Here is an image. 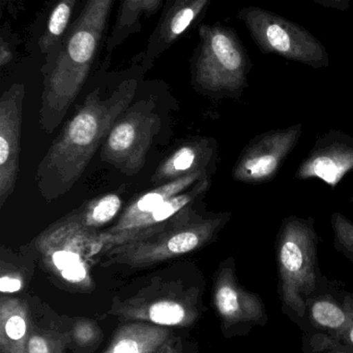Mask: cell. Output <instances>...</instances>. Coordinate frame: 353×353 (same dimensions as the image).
<instances>
[{"label":"cell","mask_w":353,"mask_h":353,"mask_svg":"<svg viewBox=\"0 0 353 353\" xmlns=\"http://www.w3.org/2000/svg\"><path fill=\"white\" fill-rule=\"evenodd\" d=\"M146 70L139 55L122 72L113 88L101 83L85 97L37 167L35 182L41 196L53 201L78 182L120 116L131 107Z\"/></svg>","instance_id":"cell-1"},{"label":"cell","mask_w":353,"mask_h":353,"mask_svg":"<svg viewBox=\"0 0 353 353\" xmlns=\"http://www.w3.org/2000/svg\"><path fill=\"white\" fill-rule=\"evenodd\" d=\"M198 33L191 59L195 88L213 97H242L253 63L236 29L213 23L201 24Z\"/></svg>","instance_id":"cell-4"},{"label":"cell","mask_w":353,"mask_h":353,"mask_svg":"<svg viewBox=\"0 0 353 353\" xmlns=\"http://www.w3.org/2000/svg\"><path fill=\"white\" fill-rule=\"evenodd\" d=\"M68 346H70L68 330L46 329L33 323L27 346L28 353H64Z\"/></svg>","instance_id":"cell-24"},{"label":"cell","mask_w":353,"mask_h":353,"mask_svg":"<svg viewBox=\"0 0 353 353\" xmlns=\"http://www.w3.org/2000/svg\"><path fill=\"white\" fill-rule=\"evenodd\" d=\"M352 205H353V196L352 197Z\"/></svg>","instance_id":"cell-31"},{"label":"cell","mask_w":353,"mask_h":353,"mask_svg":"<svg viewBox=\"0 0 353 353\" xmlns=\"http://www.w3.org/2000/svg\"><path fill=\"white\" fill-rule=\"evenodd\" d=\"M70 345L79 352L93 350L103 341V331L97 321L88 319H76L68 329Z\"/></svg>","instance_id":"cell-25"},{"label":"cell","mask_w":353,"mask_h":353,"mask_svg":"<svg viewBox=\"0 0 353 353\" xmlns=\"http://www.w3.org/2000/svg\"><path fill=\"white\" fill-rule=\"evenodd\" d=\"M302 134V124H296L255 137L240 153L232 178L245 184H263L274 180Z\"/></svg>","instance_id":"cell-10"},{"label":"cell","mask_w":353,"mask_h":353,"mask_svg":"<svg viewBox=\"0 0 353 353\" xmlns=\"http://www.w3.org/2000/svg\"><path fill=\"white\" fill-rule=\"evenodd\" d=\"M18 43V35L12 31L10 23H3L0 29V68L2 70L14 61Z\"/></svg>","instance_id":"cell-27"},{"label":"cell","mask_w":353,"mask_h":353,"mask_svg":"<svg viewBox=\"0 0 353 353\" xmlns=\"http://www.w3.org/2000/svg\"><path fill=\"white\" fill-rule=\"evenodd\" d=\"M25 85L14 83L0 97V208L16 187L20 163Z\"/></svg>","instance_id":"cell-11"},{"label":"cell","mask_w":353,"mask_h":353,"mask_svg":"<svg viewBox=\"0 0 353 353\" xmlns=\"http://www.w3.org/2000/svg\"><path fill=\"white\" fill-rule=\"evenodd\" d=\"M33 321L29 306L14 296L0 298V353H28Z\"/></svg>","instance_id":"cell-18"},{"label":"cell","mask_w":353,"mask_h":353,"mask_svg":"<svg viewBox=\"0 0 353 353\" xmlns=\"http://www.w3.org/2000/svg\"><path fill=\"white\" fill-rule=\"evenodd\" d=\"M122 199L116 193H109L87 201L66 217L59 219L90 234L106 230L122 211Z\"/></svg>","instance_id":"cell-21"},{"label":"cell","mask_w":353,"mask_h":353,"mask_svg":"<svg viewBox=\"0 0 353 353\" xmlns=\"http://www.w3.org/2000/svg\"><path fill=\"white\" fill-rule=\"evenodd\" d=\"M259 51L300 62L315 70L329 68L330 54L323 43L302 25L258 6L238 10Z\"/></svg>","instance_id":"cell-7"},{"label":"cell","mask_w":353,"mask_h":353,"mask_svg":"<svg viewBox=\"0 0 353 353\" xmlns=\"http://www.w3.org/2000/svg\"><path fill=\"white\" fill-rule=\"evenodd\" d=\"M116 0H82L61 45L45 59L41 128L51 134L84 88L109 37Z\"/></svg>","instance_id":"cell-2"},{"label":"cell","mask_w":353,"mask_h":353,"mask_svg":"<svg viewBox=\"0 0 353 353\" xmlns=\"http://www.w3.org/2000/svg\"><path fill=\"white\" fill-rule=\"evenodd\" d=\"M172 338L169 327L130 321L115 332L103 353H155Z\"/></svg>","instance_id":"cell-19"},{"label":"cell","mask_w":353,"mask_h":353,"mask_svg":"<svg viewBox=\"0 0 353 353\" xmlns=\"http://www.w3.org/2000/svg\"><path fill=\"white\" fill-rule=\"evenodd\" d=\"M155 353H182V344L180 340L172 338L167 344Z\"/></svg>","instance_id":"cell-30"},{"label":"cell","mask_w":353,"mask_h":353,"mask_svg":"<svg viewBox=\"0 0 353 353\" xmlns=\"http://www.w3.org/2000/svg\"><path fill=\"white\" fill-rule=\"evenodd\" d=\"M315 3L321 4L325 8H333V10L346 12L350 8L352 0H312Z\"/></svg>","instance_id":"cell-28"},{"label":"cell","mask_w":353,"mask_h":353,"mask_svg":"<svg viewBox=\"0 0 353 353\" xmlns=\"http://www.w3.org/2000/svg\"><path fill=\"white\" fill-rule=\"evenodd\" d=\"M213 300L226 330L242 323H260L265 316L260 298L238 283L233 257L222 261L218 268L213 280Z\"/></svg>","instance_id":"cell-14"},{"label":"cell","mask_w":353,"mask_h":353,"mask_svg":"<svg viewBox=\"0 0 353 353\" xmlns=\"http://www.w3.org/2000/svg\"><path fill=\"white\" fill-rule=\"evenodd\" d=\"M352 296L348 294L345 296L343 306L329 296L315 299L310 307L311 319L317 327L340 333L352 321Z\"/></svg>","instance_id":"cell-23"},{"label":"cell","mask_w":353,"mask_h":353,"mask_svg":"<svg viewBox=\"0 0 353 353\" xmlns=\"http://www.w3.org/2000/svg\"><path fill=\"white\" fill-rule=\"evenodd\" d=\"M211 175L213 172H197V173L176 179L172 182L155 186L151 190L137 197L124 210L113 225L95 234L93 240V252L95 259L101 257L106 245L122 232H126L133 224L155 211L162 203H165L174 195L182 192L198 181Z\"/></svg>","instance_id":"cell-15"},{"label":"cell","mask_w":353,"mask_h":353,"mask_svg":"<svg viewBox=\"0 0 353 353\" xmlns=\"http://www.w3.org/2000/svg\"><path fill=\"white\" fill-rule=\"evenodd\" d=\"M81 3L82 0H53L33 25L29 37V51L37 52L45 59L50 57L61 45Z\"/></svg>","instance_id":"cell-17"},{"label":"cell","mask_w":353,"mask_h":353,"mask_svg":"<svg viewBox=\"0 0 353 353\" xmlns=\"http://www.w3.org/2000/svg\"><path fill=\"white\" fill-rule=\"evenodd\" d=\"M200 272L190 265H172L142 279L112 300L108 314L122 321H143L161 327H192L202 311Z\"/></svg>","instance_id":"cell-3"},{"label":"cell","mask_w":353,"mask_h":353,"mask_svg":"<svg viewBox=\"0 0 353 353\" xmlns=\"http://www.w3.org/2000/svg\"><path fill=\"white\" fill-rule=\"evenodd\" d=\"M153 99L137 101L120 116L101 147L104 161L128 176L144 167L153 139L161 130V117Z\"/></svg>","instance_id":"cell-9"},{"label":"cell","mask_w":353,"mask_h":353,"mask_svg":"<svg viewBox=\"0 0 353 353\" xmlns=\"http://www.w3.org/2000/svg\"><path fill=\"white\" fill-rule=\"evenodd\" d=\"M162 4L163 0H122L106 43L105 60H110L111 54L131 35L138 33L142 28L143 19L157 14Z\"/></svg>","instance_id":"cell-20"},{"label":"cell","mask_w":353,"mask_h":353,"mask_svg":"<svg viewBox=\"0 0 353 353\" xmlns=\"http://www.w3.org/2000/svg\"><path fill=\"white\" fill-rule=\"evenodd\" d=\"M353 171V137L331 130L318 137L294 174L298 180H321L335 189Z\"/></svg>","instance_id":"cell-12"},{"label":"cell","mask_w":353,"mask_h":353,"mask_svg":"<svg viewBox=\"0 0 353 353\" xmlns=\"http://www.w3.org/2000/svg\"><path fill=\"white\" fill-rule=\"evenodd\" d=\"M331 225L336 250L353 263V222L339 212H335L332 215Z\"/></svg>","instance_id":"cell-26"},{"label":"cell","mask_w":353,"mask_h":353,"mask_svg":"<svg viewBox=\"0 0 353 353\" xmlns=\"http://www.w3.org/2000/svg\"><path fill=\"white\" fill-rule=\"evenodd\" d=\"M95 234L57 220L31 243L43 267L60 283L80 292L93 288L91 263Z\"/></svg>","instance_id":"cell-8"},{"label":"cell","mask_w":353,"mask_h":353,"mask_svg":"<svg viewBox=\"0 0 353 353\" xmlns=\"http://www.w3.org/2000/svg\"><path fill=\"white\" fill-rule=\"evenodd\" d=\"M218 159V144L213 139L198 138L178 147L151 178L153 184H165L197 172H213Z\"/></svg>","instance_id":"cell-16"},{"label":"cell","mask_w":353,"mask_h":353,"mask_svg":"<svg viewBox=\"0 0 353 353\" xmlns=\"http://www.w3.org/2000/svg\"><path fill=\"white\" fill-rule=\"evenodd\" d=\"M231 218L230 212L198 213L151 236L115 247L106 253L103 267L145 269L200 250L211 244Z\"/></svg>","instance_id":"cell-5"},{"label":"cell","mask_w":353,"mask_h":353,"mask_svg":"<svg viewBox=\"0 0 353 353\" xmlns=\"http://www.w3.org/2000/svg\"><path fill=\"white\" fill-rule=\"evenodd\" d=\"M318 236L313 218H284L276 240L280 290L286 306L304 315L309 296L318 288Z\"/></svg>","instance_id":"cell-6"},{"label":"cell","mask_w":353,"mask_h":353,"mask_svg":"<svg viewBox=\"0 0 353 353\" xmlns=\"http://www.w3.org/2000/svg\"><path fill=\"white\" fill-rule=\"evenodd\" d=\"M350 311H352V321L345 330L337 334V338L344 340L346 343L350 344L353 347V302L350 304Z\"/></svg>","instance_id":"cell-29"},{"label":"cell","mask_w":353,"mask_h":353,"mask_svg":"<svg viewBox=\"0 0 353 353\" xmlns=\"http://www.w3.org/2000/svg\"><path fill=\"white\" fill-rule=\"evenodd\" d=\"M32 252H14L1 247L0 252V292L1 296H14L26 288L33 273Z\"/></svg>","instance_id":"cell-22"},{"label":"cell","mask_w":353,"mask_h":353,"mask_svg":"<svg viewBox=\"0 0 353 353\" xmlns=\"http://www.w3.org/2000/svg\"><path fill=\"white\" fill-rule=\"evenodd\" d=\"M211 1L213 0H168L157 26L149 37L146 48L138 54L146 72L153 68L162 54L203 20Z\"/></svg>","instance_id":"cell-13"}]
</instances>
